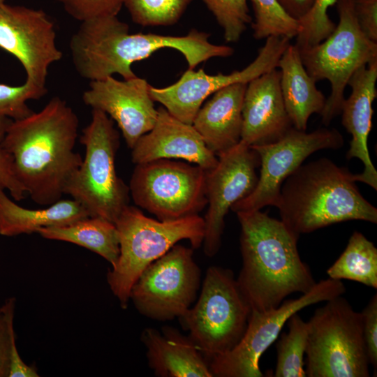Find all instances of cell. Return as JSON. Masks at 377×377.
I'll list each match as a JSON object with an SVG mask.
<instances>
[{"label": "cell", "instance_id": "1", "mask_svg": "<svg viewBox=\"0 0 377 377\" xmlns=\"http://www.w3.org/2000/svg\"><path fill=\"white\" fill-rule=\"evenodd\" d=\"M79 119L67 103L52 98L38 112L12 120L2 146L10 155L16 177L32 200L48 206L61 200L82 163L74 151Z\"/></svg>", "mask_w": 377, "mask_h": 377}, {"label": "cell", "instance_id": "2", "mask_svg": "<svg viewBox=\"0 0 377 377\" xmlns=\"http://www.w3.org/2000/svg\"><path fill=\"white\" fill-rule=\"evenodd\" d=\"M209 36L195 29L182 36L130 34L127 24L117 15H108L81 22L70 40L69 49L80 77L94 81L119 74L128 80L137 76L131 68L134 62L163 48L179 51L190 69L213 57L233 54L231 47L212 44Z\"/></svg>", "mask_w": 377, "mask_h": 377}, {"label": "cell", "instance_id": "3", "mask_svg": "<svg viewBox=\"0 0 377 377\" xmlns=\"http://www.w3.org/2000/svg\"><path fill=\"white\" fill-rule=\"evenodd\" d=\"M242 266L236 278L251 311L279 306L294 293L316 283L297 249V237L281 221L260 210L237 212Z\"/></svg>", "mask_w": 377, "mask_h": 377}, {"label": "cell", "instance_id": "4", "mask_svg": "<svg viewBox=\"0 0 377 377\" xmlns=\"http://www.w3.org/2000/svg\"><path fill=\"white\" fill-rule=\"evenodd\" d=\"M355 174L327 158L301 165L283 182L281 221L297 237L343 221L377 223V209L360 193Z\"/></svg>", "mask_w": 377, "mask_h": 377}, {"label": "cell", "instance_id": "5", "mask_svg": "<svg viewBox=\"0 0 377 377\" xmlns=\"http://www.w3.org/2000/svg\"><path fill=\"white\" fill-rule=\"evenodd\" d=\"M114 224L119 256L107 274V281L123 309L127 308L131 289L147 266L181 240H188L193 249L199 248L205 234L204 219L198 214L160 221L145 216L130 205Z\"/></svg>", "mask_w": 377, "mask_h": 377}, {"label": "cell", "instance_id": "6", "mask_svg": "<svg viewBox=\"0 0 377 377\" xmlns=\"http://www.w3.org/2000/svg\"><path fill=\"white\" fill-rule=\"evenodd\" d=\"M80 142L84 147V156L68 180L64 194L77 201L89 216L115 223L130 200L129 187L117 175L115 167L119 133L110 117L92 109Z\"/></svg>", "mask_w": 377, "mask_h": 377}, {"label": "cell", "instance_id": "7", "mask_svg": "<svg viewBox=\"0 0 377 377\" xmlns=\"http://www.w3.org/2000/svg\"><path fill=\"white\" fill-rule=\"evenodd\" d=\"M308 323V377H369L361 312L341 295L318 308Z\"/></svg>", "mask_w": 377, "mask_h": 377}, {"label": "cell", "instance_id": "8", "mask_svg": "<svg viewBox=\"0 0 377 377\" xmlns=\"http://www.w3.org/2000/svg\"><path fill=\"white\" fill-rule=\"evenodd\" d=\"M202 285L194 306L179 319L209 362L238 344L246 331L251 309L233 272L228 268L209 267Z\"/></svg>", "mask_w": 377, "mask_h": 377}, {"label": "cell", "instance_id": "9", "mask_svg": "<svg viewBox=\"0 0 377 377\" xmlns=\"http://www.w3.org/2000/svg\"><path fill=\"white\" fill-rule=\"evenodd\" d=\"M339 23L318 44L299 50L302 64L316 82L327 80L331 94L320 114L325 126L341 113L344 90L360 67L377 61V43L369 40L357 23L354 0H337Z\"/></svg>", "mask_w": 377, "mask_h": 377}, {"label": "cell", "instance_id": "10", "mask_svg": "<svg viewBox=\"0 0 377 377\" xmlns=\"http://www.w3.org/2000/svg\"><path fill=\"white\" fill-rule=\"evenodd\" d=\"M206 171L195 164L166 158L136 164L130 196L160 221L196 215L207 204Z\"/></svg>", "mask_w": 377, "mask_h": 377}, {"label": "cell", "instance_id": "11", "mask_svg": "<svg viewBox=\"0 0 377 377\" xmlns=\"http://www.w3.org/2000/svg\"><path fill=\"white\" fill-rule=\"evenodd\" d=\"M345 292L341 280L328 278L316 283L300 297L283 300L276 308L264 311H251L246 331L238 344L230 351L209 360V367L213 377H263L260 358L277 339L289 318L308 306L326 302Z\"/></svg>", "mask_w": 377, "mask_h": 377}, {"label": "cell", "instance_id": "12", "mask_svg": "<svg viewBox=\"0 0 377 377\" xmlns=\"http://www.w3.org/2000/svg\"><path fill=\"white\" fill-rule=\"evenodd\" d=\"M193 250L177 244L142 272L130 292L140 313L166 321L180 318L191 306L201 279Z\"/></svg>", "mask_w": 377, "mask_h": 377}, {"label": "cell", "instance_id": "13", "mask_svg": "<svg viewBox=\"0 0 377 377\" xmlns=\"http://www.w3.org/2000/svg\"><path fill=\"white\" fill-rule=\"evenodd\" d=\"M343 138L336 128H321L307 133L293 127L279 140L269 144L250 146L260 158V175L253 191L235 202L237 213L276 207L283 182L311 154L321 149H338Z\"/></svg>", "mask_w": 377, "mask_h": 377}, {"label": "cell", "instance_id": "14", "mask_svg": "<svg viewBox=\"0 0 377 377\" xmlns=\"http://www.w3.org/2000/svg\"><path fill=\"white\" fill-rule=\"evenodd\" d=\"M286 37L266 38L256 59L246 68L230 74L209 75L202 69L188 68L174 84L157 88L150 86L154 101L160 103L167 111L182 122L192 124L205 99L219 89L236 83L251 80L278 67L279 61L290 44Z\"/></svg>", "mask_w": 377, "mask_h": 377}, {"label": "cell", "instance_id": "15", "mask_svg": "<svg viewBox=\"0 0 377 377\" xmlns=\"http://www.w3.org/2000/svg\"><path fill=\"white\" fill-rule=\"evenodd\" d=\"M56 36L54 24L43 10L0 6V48L20 62L26 82L44 94L49 68L62 57Z\"/></svg>", "mask_w": 377, "mask_h": 377}, {"label": "cell", "instance_id": "16", "mask_svg": "<svg viewBox=\"0 0 377 377\" xmlns=\"http://www.w3.org/2000/svg\"><path fill=\"white\" fill-rule=\"evenodd\" d=\"M214 168L206 171L207 211L203 218V249L208 257L214 256L221 246L225 217L237 201L255 188L260 158L251 147L239 142L218 156Z\"/></svg>", "mask_w": 377, "mask_h": 377}, {"label": "cell", "instance_id": "17", "mask_svg": "<svg viewBox=\"0 0 377 377\" xmlns=\"http://www.w3.org/2000/svg\"><path fill=\"white\" fill-rule=\"evenodd\" d=\"M150 86L145 79L138 76L123 80L108 76L90 81L82 101L115 121L127 146L132 149L156 121L158 110L149 93Z\"/></svg>", "mask_w": 377, "mask_h": 377}, {"label": "cell", "instance_id": "18", "mask_svg": "<svg viewBox=\"0 0 377 377\" xmlns=\"http://www.w3.org/2000/svg\"><path fill=\"white\" fill-rule=\"evenodd\" d=\"M153 128L141 136L131 149L135 164L158 159H181L212 169L218 157L206 146L192 124L181 121L161 107Z\"/></svg>", "mask_w": 377, "mask_h": 377}, {"label": "cell", "instance_id": "19", "mask_svg": "<svg viewBox=\"0 0 377 377\" xmlns=\"http://www.w3.org/2000/svg\"><path fill=\"white\" fill-rule=\"evenodd\" d=\"M280 77L276 68L247 84L240 141L249 147L274 142L293 127L282 97Z\"/></svg>", "mask_w": 377, "mask_h": 377}, {"label": "cell", "instance_id": "20", "mask_svg": "<svg viewBox=\"0 0 377 377\" xmlns=\"http://www.w3.org/2000/svg\"><path fill=\"white\" fill-rule=\"evenodd\" d=\"M377 61L360 67L350 77L349 97L344 100L341 113V123L352 139L346 153L347 159L357 158L364 165L362 172L355 174L356 182H363L377 190V170L370 158L368 138L374 114L372 103L377 96Z\"/></svg>", "mask_w": 377, "mask_h": 377}, {"label": "cell", "instance_id": "21", "mask_svg": "<svg viewBox=\"0 0 377 377\" xmlns=\"http://www.w3.org/2000/svg\"><path fill=\"white\" fill-rule=\"evenodd\" d=\"M248 83H236L212 94L197 112L192 125L216 156L241 140L242 105Z\"/></svg>", "mask_w": 377, "mask_h": 377}, {"label": "cell", "instance_id": "22", "mask_svg": "<svg viewBox=\"0 0 377 377\" xmlns=\"http://www.w3.org/2000/svg\"><path fill=\"white\" fill-rule=\"evenodd\" d=\"M141 340L147 348L148 365L160 377H213L209 362L188 336L164 326L161 332L145 328Z\"/></svg>", "mask_w": 377, "mask_h": 377}, {"label": "cell", "instance_id": "23", "mask_svg": "<svg viewBox=\"0 0 377 377\" xmlns=\"http://www.w3.org/2000/svg\"><path fill=\"white\" fill-rule=\"evenodd\" d=\"M280 85L284 105L294 128L306 131L309 117L320 114L326 98L305 69L295 45L290 43L281 57Z\"/></svg>", "mask_w": 377, "mask_h": 377}, {"label": "cell", "instance_id": "24", "mask_svg": "<svg viewBox=\"0 0 377 377\" xmlns=\"http://www.w3.org/2000/svg\"><path fill=\"white\" fill-rule=\"evenodd\" d=\"M89 216L86 209L73 198L32 209L17 205L0 188V235L3 236L31 234L41 228L66 225Z\"/></svg>", "mask_w": 377, "mask_h": 377}, {"label": "cell", "instance_id": "25", "mask_svg": "<svg viewBox=\"0 0 377 377\" xmlns=\"http://www.w3.org/2000/svg\"><path fill=\"white\" fill-rule=\"evenodd\" d=\"M47 239L72 243L99 255L113 267L119 256L118 232L114 223L89 216L73 223L40 228L37 232Z\"/></svg>", "mask_w": 377, "mask_h": 377}, {"label": "cell", "instance_id": "26", "mask_svg": "<svg viewBox=\"0 0 377 377\" xmlns=\"http://www.w3.org/2000/svg\"><path fill=\"white\" fill-rule=\"evenodd\" d=\"M329 278L348 279L377 288V249L362 233L355 231L346 249L327 269Z\"/></svg>", "mask_w": 377, "mask_h": 377}, {"label": "cell", "instance_id": "27", "mask_svg": "<svg viewBox=\"0 0 377 377\" xmlns=\"http://www.w3.org/2000/svg\"><path fill=\"white\" fill-rule=\"evenodd\" d=\"M288 331L276 343L277 358L274 377H306L304 355L308 338V323L297 313L286 322Z\"/></svg>", "mask_w": 377, "mask_h": 377}, {"label": "cell", "instance_id": "28", "mask_svg": "<svg viewBox=\"0 0 377 377\" xmlns=\"http://www.w3.org/2000/svg\"><path fill=\"white\" fill-rule=\"evenodd\" d=\"M255 20L252 23L253 37L260 40L271 36L296 38L300 30V21L290 16L279 0H251Z\"/></svg>", "mask_w": 377, "mask_h": 377}, {"label": "cell", "instance_id": "29", "mask_svg": "<svg viewBox=\"0 0 377 377\" xmlns=\"http://www.w3.org/2000/svg\"><path fill=\"white\" fill-rule=\"evenodd\" d=\"M193 0H124L133 22L143 27L176 23Z\"/></svg>", "mask_w": 377, "mask_h": 377}, {"label": "cell", "instance_id": "30", "mask_svg": "<svg viewBox=\"0 0 377 377\" xmlns=\"http://www.w3.org/2000/svg\"><path fill=\"white\" fill-rule=\"evenodd\" d=\"M223 30L228 43H237L251 22L247 0H202Z\"/></svg>", "mask_w": 377, "mask_h": 377}, {"label": "cell", "instance_id": "31", "mask_svg": "<svg viewBox=\"0 0 377 377\" xmlns=\"http://www.w3.org/2000/svg\"><path fill=\"white\" fill-rule=\"evenodd\" d=\"M337 0H315L309 13L300 19V30L296 37L299 50L314 46L325 40L335 29L336 24L327 15L330 7Z\"/></svg>", "mask_w": 377, "mask_h": 377}, {"label": "cell", "instance_id": "32", "mask_svg": "<svg viewBox=\"0 0 377 377\" xmlns=\"http://www.w3.org/2000/svg\"><path fill=\"white\" fill-rule=\"evenodd\" d=\"M45 94L27 82L18 86L0 84V115L13 120L24 118L34 112L27 101L39 99Z\"/></svg>", "mask_w": 377, "mask_h": 377}, {"label": "cell", "instance_id": "33", "mask_svg": "<svg viewBox=\"0 0 377 377\" xmlns=\"http://www.w3.org/2000/svg\"><path fill=\"white\" fill-rule=\"evenodd\" d=\"M66 11L83 22L91 18L117 15L124 0H59Z\"/></svg>", "mask_w": 377, "mask_h": 377}, {"label": "cell", "instance_id": "34", "mask_svg": "<svg viewBox=\"0 0 377 377\" xmlns=\"http://www.w3.org/2000/svg\"><path fill=\"white\" fill-rule=\"evenodd\" d=\"M15 297L8 298L0 308V377H8L14 330Z\"/></svg>", "mask_w": 377, "mask_h": 377}, {"label": "cell", "instance_id": "35", "mask_svg": "<svg viewBox=\"0 0 377 377\" xmlns=\"http://www.w3.org/2000/svg\"><path fill=\"white\" fill-rule=\"evenodd\" d=\"M13 119L0 115V188L8 190L15 200H22L27 193L14 172L10 155L2 146L6 130Z\"/></svg>", "mask_w": 377, "mask_h": 377}, {"label": "cell", "instance_id": "36", "mask_svg": "<svg viewBox=\"0 0 377 377\" xmlns=\"http://www.w3.org/2000/svg\"><path fill=\"white\" fill-rule=\"evenodd\" d=\"M363 336L369 364L377 368V294L373 295L361 312Z\"/></svg>", "mask_w": 377, "mask_h": 377}, {"label": "cell", "instance_id": "37", "mask_svg": "<svg viewBox=\"0 0 377 377\" xmlns=\"http://www.w3.org/2000/svg\"><path fill=\"white\" fill-rule=\"evenodd\" d=\"M354 10L363 34L377 43V0H354Z\"/></svg>", "mask_w": 377, "mask_h": 377}, {"label": "cell", "instance_id": "38", "mask_svg": "<svg viewBox=\"0 0 377 377\" xmlns=\"http://www.w3.org/2000/svg\"><path fill=\"white\" fill-rule=\"evenodd\" d=\"M279 1L290 16L300 20L309 13L315 0H279Z\"/></svg>", "mask_w": 377, "mask_h": 377}, {"label": "cell", "instance_id": "39", "mask_svg": "<svg viewBox=\"0 0 377 377\" xmlns=\"http://www.w3.org/2000/svg\"><path fill=\"white\" fill-rule=\"evenodd\" d=\"M6 0H0V6L5 3Z\"/></svg>", "mask_w": 377, "mask_h": 377}]
</instances>
